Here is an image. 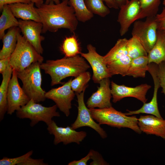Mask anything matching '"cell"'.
<instances>
[{"mask_svg":"<svg viewBox=\"0 0 165 165\" xmlns=\"http://www.w3.org/2000/svg\"><path fill=\"white\" fill-rule=\"evenodd\" d=\"M36 9L42 24V33L55 32L61 28L74 32L77 28L78 20L68 0H63L58 4L43 3Z\"/></svg>","mask_w":165,"mask_h":165,"instance_id":"obj_1","label":"cell"},{"mask_svg":"<svg viewBox=\"0 0 165 165\" xmlns=\"http://www.w3.org/2000/svg\"><path fill=\"white\" fill-rule=\"evenodd\" d=\"M41 69L50 76L51 85L63 84L61 80L68 77H76L86 71L90 66L85 59L79 55L56 60H47L40 65Z\"/></svg>","mask_w":165,"mask_h":165,"instance_id":"obj_2","label":"cell"},{"mask_svg":"<svg viewBox=\"0 0 165 165\" xmlns=\"http://www.w3.org/2000/svg\"><path fill=\"white\" fill-rule=\"evenodd\" d=\"M90 110L93 118L100 125L106 124L119 128H128L139 134L141 133L138 125V119L135 116H128L112 106Z\"/></svg>","mask_w":165,"mask_h":165,"instance_id":"obj_3","label":"cell"},{"mask_svg":"<svg viewBox=\"0 0 165 165\" xmlns=\"http://www.w3.org/2000/svg\"><path fill=\"white\" fill-rule=\"evenodd\" d=\"M41 64L38 62L33 63L23 71L17 72L25 93L30 99L38 103L44 101L46 98V92L41 87Z\"/></svg>","mask_w":165,"mask_h":165,"instance_id":"obj_4","label":"cell"},{"mask_svg":"<svg viewBox=\"0 0 165 165\" xmlns=\"http://www.w3.org/2000/svg\"><path fill=\"white\" fill-rule=\"evenodd\" d=\"M19 32L17 43L14 51L10 57L9 64L17 72L21 71L31 64L43 63V57Z\"/></svg>","mask_w":165,"mask_h":165,"instance_id":"obj_5","label":"cell"},{"mask_svg":"<svg viewBox=\"0 0 165 165\" xmlns=\"http://www.w3.org/2000/svg\"><path fill=\"white\" fill-rule=\"evenodd\" d=\"M57 108L56 105L45 107L31 99L26 105L16 111V116L20 119H29L31 127L40 121H43L48 125L52 122L53 117L60 116L59 113L57 111Z\"/></svg>","mask_w":165,"mask_h":165,"instance_id":"obj_6","label":"cell"},{"mask_svg":"<svg viewBox=\"0 0 165 165\" xmlns=\"http://www.w3.org/2000/svg\"><path fill=\"white\" fill-rule=\"evenodd\" d=\"M134 23L132 36L140 42L148 53L157 40V27L155 16L146 18L144 21L137 20Z\"/></svg>","mask_w":165,"mask_h":165,"instance_id":"obj_7","label":"cell"},{"mask_svg":"<svg viewBox=\"0 0 165 165\" xmlns=\"http://www.w3.org/2000/svg\"><path fill=\"white\" fill-rule=\"evenodd\" d=\"M72 80L71 78L63 86L52 89L46 92L45 95L46 98L54 102L57 107L67 117L70 115L71 102L76 95L71 87Z\"/></svg>","mask_w":165,"mask_h":165,"instance_id":"obj_8","label":"cell"},{"mask_svg":"<svg viewBox=\"0 0 165 165\" xmlns=\"http://www.w3.org/2000/svg\"><path fill=\"white\" fill-rule=\"evenodd\" d=\"M85 91L80 93H75L78 106V114L77 118L71 125V127L74 130L83 127H88L95 130L102 138L107 137L105 131L100 125L94 121L90 110L85 104L84 101Z\"/></svg>","mask_w":165,"mask_h":165,"instance_id":"obj_9","label":"cell"},{"mask_svg":"<svg viewBox=\"0 0 165 165\" xmlns=\"http://www.w3.org/2000/svg\"><path fill=\"white\" fill-rule=\"evenodd\" d=\"M17 72L13 69L9 81L7 93V114L12 115L15 111L26 105L30 99L21 87L19 83Z\"/></svg>","mask_w":165,"mask_h":165,"instance_id":"obj_10","label":"cell"},{"mask_svg":"<svg viewBox=\"0 0 165 165\" xmlns=\"http://www.w3.org/2000/svg\"><path fill=\"white\" fill-rule=\"evenodd\" d=\"M47 129L50 134L54 136L53 143L55 145L61 142L65 145L73 142L79 145L87 135L86 132L77 131L70 127H58L53 120L47 125Z\"/></svg>","mask_w":165,"mask_h":165,"instance_id":"obj_11","label":"cell"},{"mask_svg":"<svg viewBox=\"0 0 165 165\" xmlns=\"http://www.w3.org/2000/svg\"><path fill=\"white\" fill-rule=\"evenodd\" d=\"M87 53H81L80 55L86 60L91 66L93 71L92 79L94 82L99 83L102 79L110 78V75L103 56L99 54L96 48L90 44L87 46Z\"/></svg>","mask_w":165,"mask_h":165,"instance_id":"obj_12","label":"cell"},{"mask_svg":"<svg viewBox=\"0 0 165 165\" xmlns=\"http://www.w3.org/2000/svg\"><path fill=\"white\" fill-rule=\"evenodd\" d=\"M111 92L112 101L116 103L123 98L128 97L135 98L143 103H146V94L151 87L147 84H142L135 87H130L118 85L113 81L111 82Z\"/></svg>","mask_w":165,"mask_h":165,"instance_id":"obj_13","label":"cell"},{"mask_svg":"<svg viewBox=\"0 0 165 165\" xmlns=\"http://www.w3.org/2000/svg\"><path fill=\"white\" fill-rule=\"evenodd\" d=\"M18 20V27L23 36L39 53L42 54L43 49L41 42L45 38L41 35L42 32V24L31 20L19 19Z\"/></svg>","mask_w":165,"mask_h":165,"instance_id":"obj_14","label":"cell"},{"mask_svg":"<svg viewBox=\"0 0 165 165\" xmlns=\"http://www.w3.org/2000/svg\"><path fill=\"white\" fill-rule=\"evenodd\" d=\"M120 9L117 21L120 25V35L123 36L128 31L131 24L138 20L140 11L139 0H129Z\"/></svg>","mask_w":165,"mask_h":165,"instance_id":"obj_15","label":"cell"},{"mask_svg":"<svg viewBox=\"0 0 165 165\" xmlns=\"http://www.w3.org/2000/svg\"><path fill=\"white\" fill-rule=\"evenodd\" d=\"M109 78H104L99 82L100 86L88 99L86 105L89 109L98 107L100 108L112 106L110 100L112 97L110 87Z\"/></svg>","mask_w":165,"mask_h":165,"instance_id":"obj_16","label":"cell"},{"mask_svg":"<svg viewBox=\"0 0 165 165\" xmlns=\"http://www.w3.org/2000/svg\"><path fill=\"white\" fill-rule=\"evenodd\" d=\"M138 125L141 132L165 139V119L151 115L141 116L138 119Z\"/></svg>","mask_w":165,"mask_h":165,"instance_id":"obj_17","label":"cell"},{"mask_svg":"<svg viewBox=\"0 0 165 165\" xmlns=\"http://www.w3.org/2000/svg\"><path fill=\"white\" fill-rule=\"evenodd\" d=\"M34 3H17L8 5L13 15L16 18L24 20L41 22L40 16Z\"/></svg>","mask_w":165,"mask_h":165,"instance_id":"obj_18","label":"cell"},{"mask_svg":"<svg viewBox=\"0 0 165 165\" xmlns=\"http://www.w3.org/2000/svg\"><path fill=\"white\" fill-rule=\"evenodd\" d=\"M20 32L18 27L9 29L2 39L3 46L0 51V59L9 57L14 51L17 43V35Z\"/></svg>","mask_w":165,"mask_h":165,"instance_id":"obj_19","label":"cell"},{"mask_svg":"<svg viewBox=\"0 0 165 165\" xmlns=\"http://www.w3.org/2000/svg\"><path fill=\"white\" fill-rule=\"evenodd\" d=\"M13 69L10 64L2 74V80L0 86V121L4 118L8 109L7 93L9 84L11 78Z\"/></svg>","mask_w":165,"mask_h":165,"instance_id":"obj_20","label":"cell"},{"mask_svg":"<svg viewBox=\"0 0 165 165\" xmlns=\"http://www.w3.org/2000/svg\"><path fill=\"white\" fill-rule=\"evenodd\" d=\"M148 63L158 64L165 61V35L161 31H157L156 42L148 53Z\"/></svg>","mask_w":165,"mask_h":165,"instance_id":"obj_21","label":"cell"},{"mask_svg":"<svg viewBox=\"0 0 165 165\" xmlns=\"http://www.w3.org/2000/svg\"><path fill=\"white\" fill-rule=\"evenodd\" d=\"M148 56L132 59L127 75L134 78H144L148 69Z\"/></svg>","mask_w":165,"mask_h":165,"instance_id":"obj_22","label":"cell"},{"mask_svg":"<svg viewBox=\"0 0 165 165\" xmlns=\"http://www.w3.org/2000/svg\"><path fill=\"white\" fill-rule=\"evenodd\" d=\"M19 25V20L13 15L9 5H4L0 17V39H2L5 35L6 30L13 27H18Z\"/></svg>","mask_w":165,"mask_h":165,"instance_id":"obj_23","label":"cell"},{"mask_svg":"<svg viewBox=\"0 0 165 165\" xmlns=\"http://www.w3.org/2000/svg\"><path fill=\"white\" fill-rule=\"evenodd\" d=\"M132 59L126 55L107 64L111 75L119 74L123 76L127 75Z\"/></svg>","mask_w":165,"mask_h":165,"instance_id":"obj_24","label":"cell"},{"mask_svg":"<svg viewBox=\"0 0 165 165\" xmlns=\"http://www.w3.org/2000/svg\"><path fill=\"white\" fill-rule=\"evenodd\" d=\"M60 50L65 57H75L82 53L80 42L74 33L64 38Z\"/></svg>","mask_w":165,"mask_h":165,"instance_id":"obj_25","label":"cell"},{"mask_svg":"<svg viewBox=\"0 0 165 165\" xmlns=\"http://www.w3.org/2000/svg\"><path fill=\"white\" fill-rule=\"evenodd\" d=\"M127 40L125 38L119 39L114 46L103 56L104 61L106 64L123 56L128 55L127 48Z\"/></svg>","mask_w":165,"mask_h":165,"instance_id":"obj_26","label":"cell"},{"mask_svg":"<svg viewBox=\"0 0 165 165\" xmlns=\"http://www.w3.org/2000/svg\"><path fill=\"white\" fill-rule=\"evenodd\" d=\"M157 93L154 92L153 97L150 102L145 103L139 109L135 111L127 110V112L125 114L127 116L138 114L140 113H146L154 116L160 118H163L159 110L157 101Z\"/></svg>","mask_w":165,"mask_h":165,"instance_id":"obj_27","label":"cell"},{"mask_svg":"<svg viewBox=\"0 0 165 165\" xmlns=\"http://www.w3.org/2000/svg\"><path fill=\"white\" fill-rule=\"evenodd\" d=\"M140 11L138 20L154 17L157 14L160 0H139Z\"/></svg>","mask_w":165,"mask_h":165,"instance_id":"obj_28","label":"cell"},{"mask_svg":"<svg viewBox=\"0 0 165 165\" xmlns=\"http://www.w3.org/2000/svg\"><path fill=\"white\" fill-rule=\"evenodd\" d=\"M69 4L74 9L76 17L78 20L85 23L90 20L94 14L87 9L84 0H68Z\"/></svg>","mask_w":165,"mask_h":165,"instance_id":"obj_29","label":"cell"},{"mask_svg":"<svg viewBox=\"0 0 165 165\" xmlns=\"http://www.w3.org/2000/svg\"><path fill=\"white\" fill-rule=\"evenodd\" d=\"M127 48L128 55L132 59L148 55V53L140 42L133 36L128 39Z\"/></svg>","mask_w":165,"mask_h":165,"instance_id":"obj_30","label":"cell"},{"mask_svg":"<svg viewBox=\"0 0 165 165\" xmlns=\"http://www.w3.org/2000/svg\"><path fill=\"white\" fill-rule=\"evenodd\" d=\"M103 0H84L88 9L93 14L104 17L109 14L110 10L104 4Z\"/></svg>","mask_w":165,"mask_h":165,"instance_id":"obj_31","label":"cell"},{"mask_svg":"<svg viewBox=\"0 0 165 165\" xmlns=\"http://www.w3.org/2000/svg\"><path fill=\"white\" fill-rule=\"evenodd\" d=\"M90 73L85 72L72 80L71 86L75 93H80L85 91L87 87V84L91 79Z\"/></svg>","mask_w":165,"mask_h":165,"instance_id":"obj_32","label":"cell"},{"mask_svg":"<svg viewBox=\"0 0 165 165\" xmlns=\"http://www.w3.org/2000/svg\"><path fill=\"white\" fill-rule=\"evenodd\" d=\"M33 153L32 150L20 156L13 158L4 157L0 160V165H20L31 156Z\"/></svg>","mask_w":165,"mask_h":165,"instance_id":"obj_33","label":"cell"},{"mask_svg":"<svg viewBox=\"0 0 165 165\" xmlns=\"http://www.w3.org/2000/svg\"><path fill=\"white\" fill-rule=\"evenodd\" d=\"M157 73L163 93L165 95V61L157 64Z\"/></svg>","mask_w":165,"mask_h":165,"instance_id":"obj_34","label":"cell"},{"mask_svg":"<svg viewBox=\"0 0 165 165\" xmlns=\"http://www.w3.org/2000/svg\"><path fill=\"white\" fill-rule=\"evenodd\" d=\"M91 152L90 159L93 160L90 165H108V163L105 161L101 155L98 152L93 149L90 150Z\"/></svg>","mask_w":165,"mask_h":165,"instance_id":"obj_35","label":"cell"},{"mask_svg":"<svg viewBox=\"0 0 165 165\" xmlns=\"http://www.w3.org/2000/svg\"><path fill=\"white\" fill-rule=\"evenodd\" d=\"M157 31H163L165 30V8L159 14H157L155 16Z\"/></svg>","mask_w":165,"mask_h":165,"instance_id":"obj_36","label":"cell"},{"mask_svg":"<svg viewBox=\"0 0 165 165\" xmlns=\"http://www.w3.org/2000/svg\"><path fill=\"white\" fill-rule=\"evenodd\" d=\"M43 159H34L31 156L20 165H47L48 163L44 162Z\"/></svg>","mask_w":165,"mask_h":165,"instance_id":"obj_37","label":"cell"},{"mask_svg":"<svg viewBox=\"0 0 165 165\" xmlns=\"http://www.w3.org/2000/svg\"><path fill=\"white\" fill-rule=\"evenodd\" d=\"M31 0H0V10H2L4 6L6 5H10L17 3H30Z\"/></svg>","mask_w":165,"mask_h":165,"instance_id":"obj_38","label":"cell"},{"mask_svg":"<svg viewBox=\"0 0 165 165\" xmlns=\"http://www.w3.org/2000/svg\"><path fill=\"white\" fill-rule=\"evenodd\" d=\"M91 152L90 151L84 157L78 160H73L69 162L68 165H87L88 161L90 159Z\"/></svg>","mask_w":165,"mask_h":165,"instance_id":"obj_39","label":"cell"},{"mask_svg":"<svg viewBox=\"0 0 165 165\" xmlns=\"http://www.w3.org/2000/svg\"><path fill=\"white\" fill-rule=\"evenodd\" d=\"M10 57L0 59V73L2 74L9 64Z\"/></svg>","mask_w":165,"mask_h":165,"instance_id":"obj_40","label":"cell"},{"mask_svg":"<svg viewBox=\"0 0 165 165\" xmlns=\"http://www.w3.org/2000/svg\"><path fill=\"white\" fill-rule=\"evenodd\" d=\"M104 1L107 7L110 8L118 9L119 7L115 2L114 0H103Z\"/></svg>","mask_w":165,"mask_h":165,"instance_id":"obj_41","label":"cell"},{"mask_svg":"<svg viewBox=\"0 0 165 165\" xmlns=\"http://www.w3.org/2000/svg\"><path fill=\"white\" fill-rule=\"evenodd\" d=\"M129 0H114L115 2L118 5L119 8L126 3Z\"/></svg>","mask_w":165,"mask_h":165,"instance_id":"obj_42","label":"cell"},{"mask_svg":"<svg viewBox=\"0 0 165 165\" xmlns=\"http://www.w3.org/2000/svg\"><path fill=\"white\" fill-rule=\"evenodd\" d=\"M31 2L35 4L36 7H39L43 4V0H31Z\"/></svg>","mask_w":165,"mask_h":165,"instance_id":"obj_43","label":"cell"},{"mask_svg":"<svg viewBox=\"0 0 165 165\" xmlns=\"http://www.w3.org/2000/svg\"><path fill=\"white\" fill-rule=\"evenodd\" d=\"M51 2H53L55 4H58L60 2V0H46L45 3L48 4Z\"/></svg>","mask_w":165,"mask_h":165,"instance_id":"obj_44","label":"cell"},{"mask_svg":"<svg viewBox=\"0 0 165 165\" xmlns=\"http://www.w3.org/2000/svg\"><path fill=\"white\" fill-rule=\"evenodd\" d=\"M165 35V30L163 31H160Z\"/></svg>","mask_w":165,"mask_h":165,"instance_id":"obj_45","label":"cell"},{"mask_svg":"<svg viewBox=\"0 0 165 165\" xmlns=\"http://www.w3.org/2000/svg\"><path fill=\"white\" fill-rule=\"evenodd\" d=\"M163 4L165 6V0H163Z\"/></svg>","mask_w":165,"mask_h":165,"instance_id":"obj_46","label":"cell"}]
</instances>
